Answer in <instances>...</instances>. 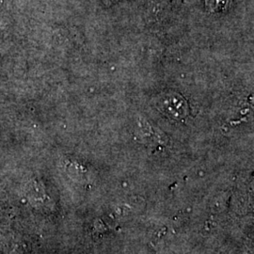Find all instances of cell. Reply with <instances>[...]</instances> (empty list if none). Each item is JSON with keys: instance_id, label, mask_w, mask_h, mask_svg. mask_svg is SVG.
Instances as JSON below:
<instances>
[{"instance_id": "3", "label": "cell", "mask_w": 254, "mask_h": 254, "mask_svg": "<svg viewBox=\"0 0 254 254\" xmlns=\"http://www.w3.org/2000/svg\"><path fill=\"white\" fill-rule=\"evenodd\" d=\"M117 0H104V2L106 3V5H111V4H113V3H115Z\"/></svg>"}, {"instance_id": "2", "label": "cell", "mask_w": 254, "mask_h": 254, "mask_svg": "<svg viewBox=\"0 0 254 254\" xmlns=\"http://www.w3.org/2000/svg\"><path fill=\"white\" fill-rule=\"evenodd\" d=\"M208 5H210L212 7V9H218L219 8H221L222 6L226 5L229 0H206Z\"/></svg>"}, {"instance_id": "1", "label": "cell", "mask_w": 254, "mask_h": 254, "mask_svg": "<svg viewBox=\"0 0 254 254\" xmlns=\"http://www.w3.org/2000/svg\"><path fill=\"white\" fill-rule=\"evenodd\" d=\"M157 107L171 118L183 119L188 114V105L177 93H167L159 97Z\"/></svg>"}]
</instances>
